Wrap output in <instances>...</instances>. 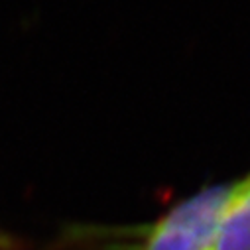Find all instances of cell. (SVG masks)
I'll return each instance as SVG.
<instances>
[{
	"instance_id": "cell-2",
	"label": "cell",
	"mask_w": 250,
	"mask_h": 250,
	"mask_svg": "<svg viewBox=\"0 0 250 250\" xmlns=\"http://www.w3.org/2000/svg\"><path fill=\"white\" fill-rule=\"evenodd\" d=\"M215 250H250V173L230 181L217 225Z\"/></svg>"
},
{
	"instance_id": "cell-3",
	"label": "cell",
	"mask_w": 250,
	"mask_h": 250,
	"mask_svg": "<svg viewBox=\"0 0 250 250\" xmlns=\"http://www.w3.org/2000/svg\"><path fill=\"white\" fill-rule=\"evenodd\" d=\"M0 250H20V242L14 236L0 230Z\"/></svg>"
},
{
	"instance_id": "cell-1",
	"label": "cell",
	"mask_w": 250,
	"mask_h": 250,
	"mask_svg": "<svg viewBox=\"0 0 250 250\" xmlns=\"http://www.w3.org/2000/svg\"><path fill=\"white\" fill-rule=\"evenodd\" d=\"M229 187L230 181L209 183L175 201L156 221L134 230L126 229L134 242L116 236L112 230L108 236H101L93 229H77L71 240H103L106 250H215L217 225Z\"/></svg>"
}]
</instances>
